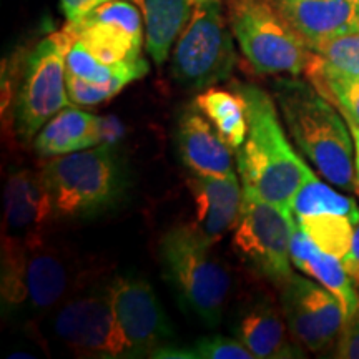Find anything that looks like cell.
<instances>
[{"instance_id": "obj_1", "label": "cell", "mask_w": 359, "mask_h": 359, "mask_svg": "<svg viewBox=\"0 0 359 359\" xmlns=\"http://www.w3.org/2000/svg\"><path fill=\"white\" fill-rule=\"evenodd\" d=\"M275 100L296 147L321 178L339 190H356L354 138L338 107L296 79L278 80Z\"/></svg>"}, {"instance_id": "obj_2", "label": "cell", "mask_w": 359, "mask_h": 359, "mask_svg": "<svg viewBox=\"0 0 359 359\" xmlns=\"http://www.w3.org/2000/svg\"><path fill=\"white\" fill-rule=\"evenodd\" d=\"M236 92L245 100L248 116L246 140L236 150L243 188L290 212L313 170L286 138L273 98L257 85H238Z\"/></svg>"}, {"instance_id": "obj_3", "label": "cell", "mask_w": 359, "mask_h": 359, "mask_svg": "<svg viewBox=\"0 0 359 359\" xmlns=\"http://www.w3.org/2000/svg\"><path fill=\"white\" fill-rule=\"evenodd\" d=\"M74 259L39 238L13 241L4 238L2 303L8 313L35 321L55 313L77 293Z\"/></svg>"}, {"instance_id": "obj_4", "label": "cell", "mask_w": 359, "mask_h": 359, "mask_svg": "<svg viewBox=\"0 0 359 359\" xmlns=\"http://www.w3.org/2000/svg\"><path fill=\"white\" fill-rule=\"evenodd\" d=\"M193 224H178L165 233L160 243L163 276L188 311L206 326L223 320L231 293V275Z\"/></svg>"}, {"instance_id": "obj_5", "label": "cell", "mask_w": 359, "mask_h": 359, "mask_svg": "<svg viewBox=\"0 0 359 359\" xmlns=\"http://www.w3.org/2000/svg\"><path fill=\"white\" fill-rule=\"evenodd\" d=\"M53 217L85 218L102 213L118 201L125 190V173L109 145L53 156L42 168Z\"/></svg>"}, {"instance_id": "obj_6", "label": "cell", "mask_w": 359, "mask_h": 359, "mask_svg": "<svg viewBox=\"0 0 359 359\" xmlns=\"http://www.w3.org/2000/svg\"><path fill=\"white\" fill-rule=\"evenodd\" d=\"M230 27L241 52L262 75L306 72L311 48L273 0H230Z\"/></svg>"}, {"instance_id": "obj_7", "label": "cell", "mask_w": 359, "mask_h": 359, "mask_svg": "<svg viewBox=\"0 0 359 359\" xmlns=\"http://www.w3.org/2000/svg\"><path fill=\"white\" fill-rule=\"evenodd\" d=\"M294 226L291 212L243 188L241 212L233 228V250L246 266L280 288L293 275Z\"/></svg>"}, {"instance_id": "obj_8", "label": "cell", "mask_w": 359, "mask_h": 359, "mask_svg": "<svg viewBox=\"0 0 359 359\" xmlns=\"http://www.w3.org/2000/svg\"><path fill=\"white\" fill-rule=\"evenodd\" d=\"M231 27L218 0H203L175 43L172 74L182 87L201 90L230 77L235 65Z\"/></svg>"}, {"instance_id": "obj_9", "label": "cell", "mask_w": 359, "mask_h": 359, "mask_svg": "<svg viewBox=\"0 0 359 359\" xmlns=\"http://www.w3.org/2000/svg\"><path fill=\"white\" fill-rule=\"evenodd\" d=\"M72 40L70 34L62 29L40 40L27 57L13 109L15 133L22 142L34 140L52 116L69 107L65 57Z\"/></svg>"}, {"instance_id": "obj_10", "label": "cell", "mask_w": 359, "mask_h": 359, "mask_svg": "<svg viewBox=\"0 0 359 359\" xmlns=\"http://www.w3.org/2000/svg\"><path fill=\"white\" fill-rule=\"evenodd\" d=\"M53 331L80 358H133L115 318L109 286L75 293L67 299L55 311Z\"/></svg>"}, {"instance_id": "obj_11", "label": "cell", "mask_w": 359, "mask_h": 359, "mask_svg": "<svg viewBox=\"0 0 359 359\" xmlns=\"http://www.w3.org/2000/svg\"><path fill=\"white\" fill-rule=\"evenodd\" d=\"M280 306L291 336L303 348L311 353L334 348L346 313L330 290L293 273L280 286Z\"/></svg>"}, {"instance_id": "obj_12", "label": "cell", "mask_w": 359, "mask_h": 359, "mask_svg": "<svg viewBox=\"0 0 359 359\" xmlns=\"http://www.w3.org/2000/svg\"><path fill=\"white\" fill-rule=\"evenodd\" d=\"M64 29L105 64L142 60L145 22L132 0L103 4L80 20L67 22Z\"/></svg>"}, {"instance_id": "obj_13", "label": "cell", "mask_w": 359, "mask_h": 359, "mask_svg": "<svg viewBox=\"0 0 359 359\" xmlns=\"http://www.w3.org/2000/svg\"><path fill=\"white\" fill-rule=\"evenodd\" d=\"M109 290L115 318L133 358L154 356L160 348L172 343V325L148 281L118 276Z\"/></svg>"}, {"instance_id": "obj_14", "label": "cell", "mask_w": 359, "mask_h": 359, "mask_svg": "<svg viewBox=\"0 0 359 359\" xmlns=\"http://www.w3.org/2000/svg\"><path fill=\"white\" fill-rule=\"evenodd\" d=\"M235 338L259 359L304 358L302 344L291 336L281 306L257 296L241 306L235 321Z\"/></svg>"}, {"instance_id": "obj_15", "label": "cell", "mask_w": 359, "mask_h": 359, "mask_svg": "<svg viewBox=\"0 0 359 359\" xmlns=\"http://www.w3.org/2000/svg\"><path fill=\"white\" fill-rule=\"evenodd\" d=\"M53 217V206L42 172L19 170L12 173L6 187V226L4 238L13 241H32L45 236L47 223Z\"/></svg>"}, {"instance_id": "obj_16", "label": "cell", "mask_w": 359, "mask_h": 359, "mask_svg": "<svg viewBox=\"0 0 359 359\" xmlns=\"http://www.w3.org/2000/svg\"><path fill=\"white\" fill-rule=\"evenodd\" d=\"M311 48L325 40L359 32V0H273Z\"/></svg>"}, {"instance_id": "obj_17", "label": "cell", "mask_w": 359, "mask_h": 359, "mask_svg": "<svg viewBox=\"0 0 359 359\" xmlns=\"http://www.w3.org/2000/svg\"><path fill=\"white\" fill-rule=\"evenodd\" d=\"M177 142L180 158L193 175L228 177L235 173L233 148L198 107L185 110L180 116Z\"/></svg>"}, {"instance_id": "obj_18", "label": "cell", "mask_w": 359, "mask_h": 359, "mask_svg": "<svg viewBox=\"0 0 359 359\" xmlns=\"http://www.w3.org/2000/svg\"><path fill=\"white\" fill-rule=\"evenodd\" d=\"M195 200L193 226L212 243L235 228L243 203V188L235 173L228 177L195 175L188 182Z\"/></svg>"}, {"instance_id": "obj_19", "label": "cell", "mask_w": 359, "mask_h": 359, "mask_svg": "<svg viewBox=\"0 0 359 359\" xmlns=\"http://www.w3.org/2000/svg\"><path fill=\"white\" fill-rule=\"evenodd\" d=\"M291 262L304 275L330 290L343 304L346 318L359 308V291L343 259L318 248L296 223L291 240Z\"/></svg>"}, {"instance_id": "obj_20", "label": "cell", "mask_w": 359, "mask_h": 359, "mask_svg": "<svg viewBox=\"0 0 359 359\" xmlns=\"http://www.w3.org/2000/svg\"><path fill=\"white\" fill-rule=\"evenodd\" d=\"M103 120L79 109L60 110L35 135L34 148L40 156H60L100 145Z\"/></svg>"}, {"instance_id": "obj_21", "label": "cell", "mask_w": 359, "mask_h": 359, "mask_svg": "<svg viewBox=\"0 0 359 359\" xmlns=\"http://www.w3.org/2000/svg\"><path fill=\"white\" fill-rule=\"evenodd\" d=\"M145 22L147 50L156 65H163L190 22L193 0H140Z\"/></svg>"}, {"instance_id": "obj_22", "label": "cell", "mask_w": 359, "mask_h": 359, "mask_svg": "<svg viewBox=\"0 0 359 359\" xmlns=\"http://www.w3.org/2000/svg\"><path fill=\"white\" fill-rule=\"evenodd\" d=\"M196 107L208 116L213 127L233 150L243 145L248 133V116L245 100L240 93L206 88L196 97Z\"/></svg>"}, {"instance_id": "obj_23", "label": "cell", "mask_w": 359, "mask_h": 359, "mask_svg": "<svg viewBox=\"0 0 359 359\" xmlns=\"http://www.w3.org/2000/svg\"><path fill=\"white\" fill-rule=\"evenodd\" d=\"M290 212L294 219L316 217V215H339L356 224L359 222V206L354 198L334 190L331 183L327 185L321 182L314 173L294 195Z\"/></svg>"}, {"instance_id": "obj_24", "label": "cell", "mask_w": 359, "mask_h": 359, "mask_svg": "<svg viewBox=\"0 0 359 359\" xmlns=\"http://www.w3.org/2000/svg\"><path fill=\"white\" fill-rule=\"evenodd\" d=\"M65 67L67 74L93 83H109L111 80H127L132 83L148 72V64L143 58L137 62H123V64H105L90 53L88 48L79 40H72L65 57Z\"/></svg>"}, {"instance_id": "obj_25", "label": "cell", "mask_w": 359, "mask_h": 359, "mask_svg": "<svg viewBox=\"0 0 359 359\" xmlns=\"http://www.w3.org/2000/svg\"><path fill=\"white\" fill-rule=\"evenodd\" d=\"M304 74L321 95L338 107L344 120L359 128V75H346L326 69L313 57V52Z\"/></svg>"}, {"instance_id": "obj_26", "label": "cell", "mask_w": 359, "mask_h": 359, "mask_svg": "<svg viewBox=\"0 0 359 359\" xmlns=\"http://www.w3.org/2000/svg\"><path fill=\"white\" fill-rule=\"evenodd\" d=\"M298 226L318 248L343 259L353 243L356 223L339 215H316L296 219Z\"/></svg>"}, {"instance_id": "obj_27", "label": "cell", "mask_w": 359, "mask_h": 359, "mask_svg": "<svg viewBox=\"0 0 359 359\" xmlns=\"http://www.w3.org/2000/svg\"><path fill=\"white\" fill-rule=\"evenodd\" d=\"M313 57L326 69L359 75V32L344 34L311 47Z\"/></svg>"}, {"instance_id": "obj_28", "label": "cell", "mask_w": 359, "mask_h": 359, "mask_svg": "<svg viewBox=\"0 0 359 359\" xmlns=\"http://www.w3.org/2000/svg\"><path fill=\"white\" fill-rule=\"evenodd\" d=\"M65 80L70 102L75 103V105L83 107L98 105V103L110 100V98L118 95L130 83L127 80H111L109 83H93L70 74L65 75Z\"/></svg>"}, {"instance_id": "obj_29", "label": "cell", "mask_w": 359, "mask_h": 359, "mask_svg": "<svg viewBox=\"0 0 359 359\" xmlns=\"http://www.w3.org/2000/svg\"><path fill=\"white\" fill-rule=\"evenodd\" d=\"M193 358L201 359H255L253 353L236 338L226 336H205L190 348Z\"/></svg>"}, {"instance_id": "obj_30", "label": "cell", "mask_w": 359, "mask_h": 359, "mask_svg": "<svg viewBox=\"0 0 359 359\" xmlns=\"http://www.w3.org/2000/svg\"><path fill=\"white\" fill-rule=\"evenodd\" d=\"M334 358L359 359V308L346 318L343 330L336 339Z\"/></svg>"}, {"instance_id": "obj_31", "label": "cell", "mask_w": 359, "mask_h": 359, "mask_svg": "<svg viewBox=\"0 0 359 359\" xmlns=\"http://www.w3.org/2000/svg\"><path fill=\"white\" fill-rule=\"evenodd\" d=\"M58 2H60V8L67 22H77L88 12L95 11L97 7L111 2V0H58Z\"/></svg>"}, {"instance_id": "obj_32", "label": "cell", "mask_w": 359, "mask_h": 359, "mask_svg": "<svg viewBox=\"0 0 359 359\" xmlns=\"http://www.w3.org/2000/svg\"><path fill=\"white\" fill-rule=\"evenodd\" d=\"M343 263L348 269L349 276L353 278V281L356 283V286L359 288V222L356 228H354L351 248H349L346 257L343 258Z\"/></svg>"}, {"instance_id": "obj_33", "label": "cell", "mask_w": 359, "mask_h": 359, "mask_svg": "<svg viewBox=\"0 0 359 359\" xmlns=\"http://www.w3.org/2000/svg\"><path fill=\"white\" fill-rule=\"evenodd\" d=\"M351 128L353 138H354V155H356V177H358V185H359V128L356 125L348 123Z\"/></svg>"}, {"instance_id": "obj_34", "label": "cell", "mask_w": 359, "mask_h": 359, "mask_svg": "<svg viewBox=\"0 0 359 359\" xmlns=\"http://www.w3.org/2000/svg\"><path fill=\"white\" fill-rule=\"evenodd\" d=\"M193 2H195V4H198V2H203V0H193Z\"/></svg>"}]
</instances>
